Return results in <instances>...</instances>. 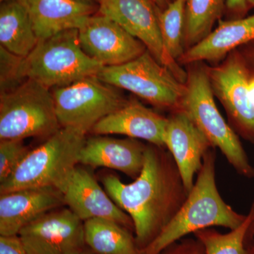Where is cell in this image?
Returning a JSON list of instances; mask_svg holds the SVG:
<instances>
[{"mask_svg":"<svg viewBox=\"0 0 254 254\" xmlns=\"http://www.w3.org/2000/svg\"><path fill=\"white\" fill-rule=\"evenodd\" d=\"M163 148L146 147L141 173L131 183L113 175L102 179L110 198L131 218L139 252L163 231L189 195L173 155Z\"/></svg>","mask_w":254,"mask_h":254,"instance_id":"6da1fadb","label":"cell"},{"mask_svg":"<svg viewBox=\"0 0 254 254\" xmlns=\"http://www.w3.org/2000/svg\"><path fill=\"white\" fill-rule=\"evenodd\" d=\"M208 150L193 188L175 218L139 254H159L190 234L212 227L235 230L247 215L237 213L219 193L215 182V150Z\"/></svg>","mask_w":254,"mask_h":254,"instance_id":"7a4b0ae2","label":"cell"},{"mask_svg":"<svg viewBox=\"0 0 254 254\" xmlns=\"http://www.w3.org/2000/svg\"><path fill=\"white\" fill-rule=\"evenodd\" d=\"M86 134L61 127L46 141L30 150L24 160L0 183V194L33 188H53L66 191L84 144Z\"/></svg>","mask_w":254,"mask_h":254,"instance_id":"3957f363","label":"cell"},{"mask_svg":"<svg viewBox=\"0 0 254 254\" xmlns=\"http://www.w3.org/2000/svg\"><path fill=\"white\" fill-rule=\"evenodd\" d=\"M104 66L83 51L78 29H71L40 40L30 55L21 60L19 76L48 88H58L98 76Z\"/></svg>","mask_w":254,"mask_h":254,"instance_id":"277c9868","label":"cell"},{"mask_svg":"<svg viewBox=\"0 0 254 254\" xmlns=\"http://www.w3.org/2000/svg\"><path fill=\"white\" fill-rule=\"evenodd\" d=\"M214 95L207 71L195 68L188 73L180 110L187 114L213 148L220 150L237 173L253 178L254 168L237 133L219 112Z\"/></svg>","mask_w":254,"mask_h":254,"instance_id":"5b68a950","label":"cell"},{"mask_svg":"<svg viewBox=\"0 0 254 254\" xmlns=\"http://www.w3.org/2000/svg\"><path fill=\"white\" fill-rule=\"evenodd\" d=\"M34 80L26 79L0 96V140L50 137L61 128L53 93Z\"/></svg>","mask_w":254,"mask_h":254,"instance_id":"8992f818","label":"cell"},{"mask_svg":"<svg viewBox=\"0 0 254 254\" xmlns=\"http://www.w3.org/2000/svg\"><path fill=\"white\" fill-rule=\"evenodd\" d=\"M98 78L125 89L152 105L178 111L186 93V83L157 61L148 50L136 59L118 66H104Z\"/></svg>","mask_w":254,"mask_h":254,"instance_id":"52a82bcc","label":"cell"},{"mask_svg":"<svg viewBox=\"0 0 254 254\" xmlns=\"http://www.w3.org/2000/svg\"><path fill=\"white\" fill-rule=\"evenodd\" d=\"M116 88L97 76L55 88L52 93L60 126L91 132L95 124L128 102Z\"/></svg>","mask_w":254,"mask_h":254,"instance_id":"ba28073f","label":"cell"},{"mask_svg":"<svg viewBox=\"0 0 254 254\" xmlns=\"http://www.w3.org/2000/svg\"><path fill=\"white\" fill-rule=\"evenodd\" d=\"M100 14L113 20L139 40L158 63L186 83L188 73L170 58L164 46L158 10L151 0H98Z\"/></svg>","mask_w":254,"mask_h":254,"instance_id":"9c48e42d","label":"cell"},{"mask_svg":"<svg viewBox=\"0 0 254 254\" xmlns=\"http://www.w3.org/2000/svg\"><path fill=\"white\" fill-rule=\"evenodd\" d=\"M207 72L214 95L223 105L232 125L241 136L254 143V103L249 91L252 70L247 60L235 53Z\"/></svg>","mask_w":254,"mask_h":254,"instance_id":"30bf717a","label":"cell"},{"mask_svg":"<svg viewBox=\"0 0 254 254\" xmlns=\"http://www.w3.org/2000/svg\"><path fill=\"white\" fill-rule=\"evenodd\" d=\"M18 236L26 254H80L87 248L83 222L68 208L45 214Z\"/></svg>","mask_w":254,"mask_h":254,"instance_id":"8fae6325","label":"cell"},{"mask_svg":"<svg viewBox=\"0 0 254 254\" xmlns=\"http://www.w3.org/2000/svg\"><path fill=\"white\" fill-rule=\"evenodd\" d=\"M78 31L83 51L105 66L124 64L147 50L139 40L102 14L87 18Z\"/></svg>","mask_w":254,"mask_h":254,"instance_id":"7c38bea8","label":"cell"},{"mask_svg":"<svg viewBox=\"0 0 254 254\" xmlns=\"http://www.w3.org/2000/svg\"><path fill=\"white\" fill-rule=\"evenodd\" d=\"M165 147L173 155L190 193L194 185V177L203 165L205 153L213 148L199 128L186 113L175 111L168 118L165 134Z\"/></svg>","mask_w":254,"mask_h":254,"instance_id":"4fadbf2b","label":"cell"},{"mask_svg":"<svg viewBox=\"0 0 254 254\" xmlns=\"http://www.w3.org/2000/svg\"><path fill=\"white\" fill-rule=\"evenodd\" d=\"M64 200L67 208L83 222L92 218L108 219L134 232L129 215L112 200L95 177L85 169L76 168L64 193Z\"/></svg>","mask_w":254,"mask_h":254,"instance_id":"5bb4252c","label":"cell"},{"mask_svg":"<svg viewBox=\"0 0 254 254\" xmlns=\"http://www.w3.org/2000/svg\"><path fill=\"white\" fill-rule=\"evenodd\" d=\"M64 204V194L53 188L14 190L0 195V236H16L28 224Z\"/></svg>","mask_w":254,"mask_h":254,"instance_id":"9a60e30c","label":"cell"},{"mask_svg":"<svg viewBox=\"0 0 254 254\" xmlns=\"http://www.w3.org/2000/svg\"><path fill=\"white\" fill-rule=\"evenodd\" d=\"M168 118L136 101H128L118 110L95 124L91 133L96 136L125 135L152 145L165 147Z\"/></svg>","mask_w":254,"mask_h":254,"instance_id":"2e32d148","label":"cell"},{"mask_svg":"<svg viewBox=\"0 0 254 254\" xmlns=\"http://www.w3.org/2000/svg\"><path fill=\"white\" fill-rule=\"evenodd\" d=\"M146 147L134 138L91 137L82 147L79 163L93 168L113 169L135 180L143 168Z\"/></svg>","mask_w":254,"mask_h":254,"instance_id":"e0dca14e","label":"cell"},{"mask_svg":"<svg viewBox=\"0 0 254 254\" xmlns=\"http://www.w3.org/2000/svg\"><path fill=\"white\" fill-rule=\"evenodd\" d=\"M27 10L38 40L78 29L93 15L95 6L76 0H19Z\"/></svg>","mask_w":254,"mask_h":254,"instance_id":"ac0fdd59","label":"cell"},{"mask_svg":"<svg viewBox=\"0 0 254 254\" xmlns=\"http://www.w3.org/2000/svg\"><path fill=\"white\" fill-rule=\"evenodd\" d=\"M254 41V15L222 21L203 41L187 50L179 61L185 64L216 61L237 47Z\"/></svg>","mask_w":254,"mask_h":254,"instance_id":"d6986e66","label":"cell"},{"mask_svg":"<svg viewBox=\"0 0 254 254\" xmlns=\"http://www.w3.org/2000/svg\"><path fill=\"white\" fill-rule=\"evenodd\" d=\"M27 10L19 0H7L0 6V43L11 54L25 58L38 45Z\"/></svg>","mask_w":254,"mask_h":254,"instance_id":"ffe728a7","label":"cell"},{"mask_svg":"<svg viewBox=\"0 0 254 254\" xmlns=\"http://www.w3.org/2000/svg\"><path fill=\"white\" fill-rule=\"evenodd\" d=\"M83 225L87 247L95 254H139L132 232L118 222L92 218Z\"/></svg>","mask_w":254,"mask_h":254,"instance_id":"44dd1931","label":"cell"},{"mask_svg":"<svg viewBox=\"0 0 254 254\" xmlns=\"http://www.w3.org/2000/svg\"><path fill=\"white\" fill-rule=\"evenodd\" d=\"M205 254H254V203L245 221L235 230L221 233L207 228L194 232Z\"/></svg>","mask_w":254,"mask_h":254,"instance_id":"7402d4cb","label":"cell"},{"mask_svg":"<svg viewBox=\"0 0 254 254\" xmlns=\"http://www.w3.org/2000/svg\"><path fill=\"white\" fill-rule=\"evenodd\" d=\"M225 0H186L184 43L185 50L198 44L212 31L222 16Z\"/></svg>","mask_w":254,"mask_h":254,"instance_id":"603a6c76","label":"cell"},{"mask_svg":"<svg viewBox=\"0 0 254 254\" xmlns=\"http://www.w3.org/2000/svg\"><path fill=\"white\" fill-rule=\"evenodd\" d=\"M185 8L186 0H174L162 11L158 10L159 25L167 53L175 61L185 53Z\"/></svg>","mask_w":254,"mask_h":254,"instance_id":"cb8c5ba5","label":"cell"},{"mask_svg":"<svg viewBox=\"0 0 254 254\" xmlns=\"http://www.w3.org/2000/svg\"><path fill=\"white\" fill-rule=\"evenodd\" d=\"M29 152L23 140L0 141V183L11 176Z\"/></svg>","mask_w":254,"mask_h":254,"instance_id":"d4e9b609","label":"cell"},{"mask_svg":"<svg viewBox=\"0 0 254 254\" xmlns=\"http://www.w3.org/2000/svg\"><path fill=\"white\" fill-rule=\"evenodd\" d=\"M1 55V90L9 91L15 88L14 83L21 80L19 68L22 58L9 53L0 46Z\"/></svg>","mask_w":254,"mask_h":254,"instance_id":"484cf974","label":"cell"},{"mask_svg":"<svg viewBox=\"0 0 254 254\" xmlns=\"http://www.w3.org/2000/svg\"><path fill=\"white\" fill-rule=\"evenodd\" d=\"M159 254H205L204 246L198 239L183 238L169 246Z\"/></svg>","mask_w":254,"mask_h":254,"instance_id":"4316f807","label":"cell"},{"mask_svg":"<svg viewBox=\"0 0 254 254\" xmlns=\"http://www.w3.org/2000/svg\"><path fill=\"white\" fill-rule=\"evenodd\" d=\"M0 254H26L18 235L0 236Z\"/></svg>","mask_w":254,"mask_h":254,"instance_id":"83f0119b","label":"cell"},{"mask_svg":"<svg viewBox=\"0 0 254 254\" xmlns=\"http://www.w3.org/2000/svg\"><path fill=\"white\" fill-rule=\"evenodd\" d=\"M227 9L238 16V18L245 17L248 12L249 8L247 0H225Z\"/></svg>","mask_w":254,"mask_h":254,"instance_id":"f1b7e54d","label":"cell"},{"mask_svg":"<svg viewBox=\"0 0 254 254\" xmlns=\"http://www.w3.org/2000/svg\"><path fill=\"white\" fill-rule=\"evenodd\" d=\"M249 91H250L251 98L254 103V72L253 71H252V75L249 82Z\"/></svg>","mask_w":254,"mask_h":254,"instance_id":"f546056e","label":"cell"},{"mask_svg":"<svg viewBox=\"0 0 254 254\" xmlns=\"http://www.w3.org/2000/svg\"><path fill=\"white\" fill-rule=\"evenodd\" d=\"M152 2L158 8H162L164 9L169 3L168 0H151Z\"/></svg>","mask_w":254,"mask_h":254,"instance_id":"4dcf8cb0","label":"cell"},{"mask_svg":"<svg viewBox=\"0 0 254 254\" xmlns=\"http://www.w3.org/2000/svg\"><path fill=\"white\" fill-rule=\"evenodd\" d=\"M247 60V62H250V64L248 63L249 65H252V66H253V69H252V71H253L254 72V49L253 50V51H252V53H250V58L249 59H246Z\"/></svg>","mask_w":254,"mask_h":254,"instance_id":"1f68e13d","label":"cell"},{"mask_svg":"<svg viewBox=\"0 0 254 254\" xmlns=\"http://www.w3.org/2000/svg\"><path fill=\"white\" fill-rule=\"evenodd\" d=\"M76 1H80L81 3H84V4L93 5L95 6L96 4H98V0H76Z\"/></svg>","mask_w":254,"mask_h":254,"instance_id":"d6a6232c","label":"cell"},{"mask_svg":"<svg viewBox=\"0 0 254 254\" xmlns=\"http://www.w3.org/2000/svg\"><path fill=\"white\" fill-rule=\"evenodd\" d=\"M80 254H95L94 253V252H93V251H92L91 250H90L89 248H88V247H87L86 250L83 251V252H82V253Z\"/></svg>","mask_w":254,"mask_h":254,"instance_id":"836d02e7","label":"cell"},{"mask_svg":"<svg viewBox=\"0 0 254 254\" xmlns=\"http://www.w3.org/2000/svg\"><path fill=\"white\" fill-rule=\"evenodd\" d=\"M249 8H254V0H247Z\"/></svg>","mask_w":254,"mask_h":254,"instance_id":"e575fe53","label":"cell"},{"mask_svg":"<svg viewBox=\"0 0 254 254\" xmlns=\"http://www.w3.org/2000/svg\"><path fill=\"white\" fill-rule=\"evenodd\" d=\"M7 1V0H1V2H3V1Z\"/></svg>","mask_w":254,"mask_h":254,"instance_id":"d590c367","label":"cell"}]
</instances>
